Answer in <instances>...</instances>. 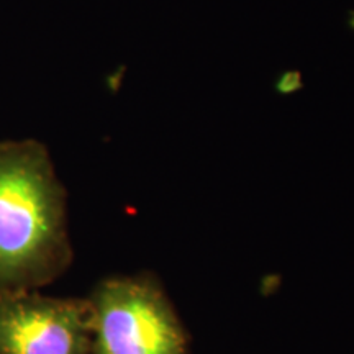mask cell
<instances>
[{
    "mask_svg": "<svg viewBox=\"0 0 354 354\" xmlns=\"http://www.w3.org/2000/svg\"><path fill=\"white\" fill-rule=\"evenodd\" d=\"M87 299L92 354H192L187 330L156 274L105 277Z\"/></svg>",
    "mask_w": 354,
    "mask_h": 354,
    "instance_id": "2",
    "label": "cell"
},
{
    "mask_svg": "<svg viewBox=\"0 0 354 354\" xmlns=\"http://www.w3.org/2000/svg\"><path fill=\"white\" fill-rule=\"evenodd\" d=\"M66 202L46 146L0 143V289L38 290L71 268Z\"/></svg>",
    "mask_w": 354,
    "mask_h": 354,
    "instance_id": "1",
    "label": "cell"
},
{
    "mask_svg": "<svg viewBox=\"0 0 354 354\" xmlns=\"http://www.w3.org/2000/svg\"><path fill=\"white\" fill-rule=\"evenodd\" d=\"M0 354H92L91 302L0 289Z\"/></svg>",
    "mask_w": 354,
    "mask_h": 354,
    "instance_id": "3",
    "label": "cell"
}]
</instances>
